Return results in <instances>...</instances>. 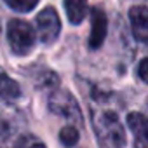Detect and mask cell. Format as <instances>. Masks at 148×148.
Segmentation results:
<instances>
[{"label": "cell", "mask_w": 148, "mask_h": 148, "mask_svg": "<svg viewBox=\"0 0 148 148\" xmlns=\"http://www.w3.org/2000/svg\"><path fill=\"white\" fill-rule=\"evenodd\" d=\"M66 16L71 25H80L87 14V0H63Z\"/></svg>", "instance_id": "9"}, {"label": "cell", "mask_w": 148, "mask_h": 148, "mask_svg": "<svg viewBox=\"0 0 148 148\" xmlns=\"http://www.w3.org/2000/svg\"><path fill=\"white\" fill-rule=\"evenodd\" d=\"M7 40H9V45L14 54L25 56V54L32 52L37 37H35V32L30 23H26L23 19H11L9 26H7Z\"/></svg>", "instance_id": "2"}, {"label": "cell", "mask_w": 148, "mask_h": 148, "mask_svg": "<svg viewBox=\"0 0 148 148\" xmlns=\"http://www.w3.org/2000/svg\"><path fill=\"white\" fill-rule=\"evenodd\" d=\"M35 21H37V35H38L40 42L49 45L58 40L59 32H61V19L54 7L42 9Z\"/></svg>", "instance_id": "4"}, {"label": "cell", "mask_w": 148, "mask_h": 148, "mask_svg": "<svg viewBox=\"0 0 148 148\" xmlns=\"http://www.w3.org/2000/svg\"><path fill=\"white\" fill-rule=\"evenodd\" d=\"M28 148H45V145H44V143H33V145H30Z\"/></svg>", "instance_id": "13"}, {"label": "cell", "mask_w": 148, "mask_h": 148, "mask_svg": "<svg viewBox=\"0 0 148 148\" xmlns=\"http://www.w3.org/2000/svg\"><path fill=\"white\" fill-rule=\"evenodd\" d=\"M5 4L18 12H30L38 4V0H5Z\"/></svg>", "instance_id": "11"}, {"label": "cell", "mask_w": 148, "mask_h": 148, "mask_svg": "<svg viewBox=\"0 0 148 148\" xmlns=\"http://www.w3.org/2000/svg\"><path fill=\"white\" fill-rule=\"evenodd\" d=\"M19 96H21V89H19L18 82L14 79H11L7 73L0 68V101L14 103L16 99H19Z\"/></svg>", "instance_id": "8"}, {"label": "cell", "mask_w": 148, "mask_h": 148, "mask_svg": "<svg viewBox=\"0 0 148 148\" xmlns=\"http://www.w3.org/2000/svg\"><path fill=\"white\" fill-rule=\"evenodd\" d=\"M92 129L99 148H124L125 132L113 110H98L92 117Z\"/></svg>", "instance_id": "1"}, {"label": "cell", "mask_w": 148, "mask_h": 148, "mask_svg": "<svg viewBox=\"0 0 148 148\" xmlns=\"http://www.w3.org/2000/svg\"><path fill=\"white\" fill-rule=\"evenodd\" d=\"M49 108L52 113L71 122V125H77V124L82 125V122H84L80 106L70 91H61V89L52 91L51 98H49Z\"/></svg>", "instance_id": "3"}, {"label": "cell", "mask_w": 148, "mask_h": 148, "mask_svg": "<svg viewBox=\"0 0 148 148\" xmlns=\"http://www.w3.org/2000/svg\"><path fill=\"white\" fill-rule=\"evenodd\" d=\"M138 75H139V79H141L143 82H146V80H148V59H146V58H143V59L139 61V66H138Z\"/></svg>", "instance_id": "12"}, {"label": "cell", "mask_w": 148, "mask_h": 148, "mask_svg": "<svg viewBox=\"0 0 148 148\" xmlns=\"http://www.w3.org/2000/svg\"><path fill=\"white\" fill-rule=\"evenodd\" d=\"M131 30L136 40L146 42L148 40V12L145 5H134L129 11Z\"/></svg>", "instance_id": "6"}, {"label": "cell", "mask_w": 148, "mask_h": 148, "mask_svg": "<svg viewBox=\"0 0 148 148\" xmlns=\"http://www.w3.org/2000/svg\"><path fill=\"white\" fill-rule=\"evenodd\" d=\"M108 33V19L106 14L98 9L92 7L91 11V35H89V47L91 49H99L106 38Z\"/></svg>", "instance_id": "5"}, {"label": "cell", "mask_w": 148, "mask_h": 148, "mask_svg": "<svg viewBox=\"0 0 148 148\" xmlns=\"http://www.w3.org/2000/svg\"><path fill=\"white\" fill-rule=\"evenodd\" d=\"M127 125L134 134V148H148V124L143 113H129Z\"/></svg>", "instance_id": "7"}, {"label": "cell", "mask_w": 148, "mask_h": 148, "mask_svg": "<svg viewBox=\"0 0 148 148\" xmlns=\"http://www.w3.org/2000/svg\"><path fill=\"white\" fill-rule=\"evenodd\" d=\"M79 138H80V132H79V129L75 127V125H64L63 129H61V132H59V141L64 145V146H68V148H71V146H75L77 145V141H79Z\"/></svg>", "instance_id": "10"}]
</instances>
